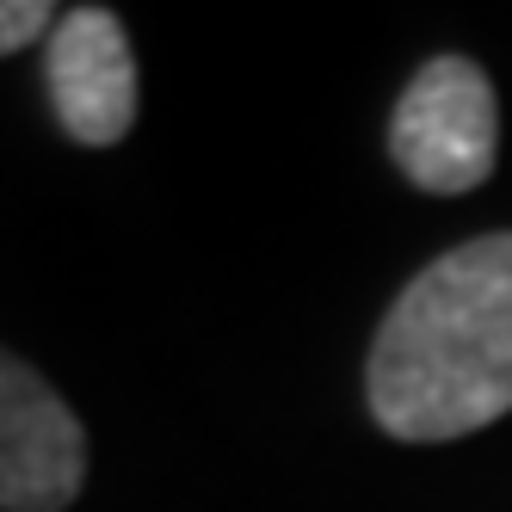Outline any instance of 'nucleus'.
I'll return each mask as SVG.
<instances>
[{
	"label": "nucleus",
	"mask_w": 512,
	"mask_h": 512,
	"mask_svg": "<svg viewBox=\"0 0 512 512\" xmlns=\"http://www.w3.org/2000/svg\"><path fill=\"white\" fill-rule=\"evenodd\" d=\"M364 395L389 438L445 445L512 414V229L438 253L389 303Z\"/></svg>",
	"instance_id": "nucleus-1"
},
{
	"label": "nucleus",
	"mask_w": 512,
	"mask_h": 512,
	"mask_svg": "<svg viewBox=\"0 0 512 512\" xmlns=\"http://www.w3.org/2000/svg\"><path fill=\"white\" fill-rule=\"evenodd\" d=\"M389 155L408 186L457 198L494 173L500 155V105L494 81L469 56H432L389 118Z\"/></svg>",
	"instance_id": "nucleus-2"
},
{
	"label": "nucleus",
	"mask_w": 512,
	"mask_h": 512,
	"mask_svg": "<svg viewBox=\"0 0 512 512\" xmlns=\"http://www.w3.org/2000/svg\"><path fill=\"white\" fill-rule=\"evenodd\" d=\"M87 482V426L44 371L0 346V512H62Z\"/></svg>",
	"instance_id": "nucleus-3"
},
{
	"label": "nucleus",
	"mask_w": 512,
	"mask_h": 512,
	"mask_svg": "<svg viewBox=\"0 0 512 512\" xmlns=\"http://www.w3.org/2000/svg\"><path fill=\"white\" fill-rule=\"evenodd\" d=\"M44 87L56 105V124L87 142L112 149L136 124V56L124 38V19L112 7H75L44 38Z\"/></svg>",
	"instance_id": "nucleus-4"
},
{
	"label": "nucleus",
	"mask_w": 512,
	"mask_h": 512,
	"mask_svg": "<svg viewBox=\"0 0 512 512\" xmlns=\"http://www.w3.org/2000/svg\"><path fill=\"white\" fill-rule=\"evenodd\" d=\"M56 19H62V13L50 7V0H0V56H13V50H25V44L50 38Z\"/></svg>",
	"instance_id": "nucleus-5"
}]
</instances>
